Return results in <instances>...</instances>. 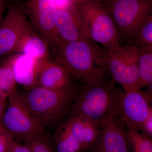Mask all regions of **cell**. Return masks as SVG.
Segmentation results:
<instances>
[{"label": "cell", "mask_w": 152, "mask_h": 152, "mask_svg": "<svg viewBox=\"0 0 152 152\" xmlns=\"http://www.w3.org/2000/svg\"><path fill=\"white\" fill-rule=\"evenodd\" d=\"M7 108L3 116L2 124L14 137L23 140L43 135L44 128L33 116L23 100L21 94L15 91L8 96Z\"/></svg>", "instance_id": "obj_7"}, {"label": "cell", "mask_w": 152, "mask_h": 152, "mask_svg": "<svg viewBox=\"0 0 152 152\" xmlns=\"http://www.w3.org/2000/svg\"><path fill=\"white\" fill-rule=\"evenodd\" d=\"M14 140V136L6 129L2 132L0 134V152H9Z\"/></svg>", "instance_id": "obj_23"}, {"label": "cell", "mask_w": 152, "mask_h": 152, "mask_svg": "<svg viewBox=\"0 0 152 152\" xmlns=\"http://www.w3.org/2000/svg\"><path fill=\"white\" fill-rule=\"evenodd\" d=\"M128 140L129 146L134 152H152V138L140 131L128 130Z\"/></svg>", "instance_id": "obj_19"}, {"label": "cell", "mask_w": 152, "mask_h": 152, "mask_svg": "<svg viewBox=\"0 0 152 152\" xmlns=\"http://www.w3.org/2000/svg\"><path fill=\"white\" fill-rule=\"evenodd\" d=\"M9 152H31V151L25 144L23 145L14 140L11 144Z\"/></svg>", "instance_id": "obj_25"}, {"label": "cell", "mask_w": 152, "mask_h": 152, "mask_svg": "<svg viewBox=\"0 0 152 152\" xmlns=\"http://www.w3.org/2000/svg\"><path fill=\"white\" fill-rule=\"evenodd\" d=\"M72 77L62 66L48 58L41 61L37 77V85L50 89H59L72 85Z\"/></svg>", "instance_id": "obj_13"}, {"label": "cell", "mask_w": 152, "mask_h": 152, "mask_svg": "<svg viewBox=\"0 0 152 152\" xmlns=\"http://www.w3.org/2000/svg\"><path fill=\"white\" fill-rule=\"evenodd\" d=\"M41 61L20 53L11 56L7 60L12 68L16 83L30 88L37 86Z\"/></svg>", "instance_id": "obj_14"}, {"label": "cell", "mask_w": 152, "mask_h": 152, "mask_svg": "<svg viewBox=\"0 0 152 152\" xmlns=\"http://www.w3.org/2000/svg\"><path fill=\"white\" fill-rule=\"evenodd\" d=\"M122 39L132 42L142 23L152 14V0H105Z\"/></svg>", "instance_id": "obj_5"}, {"label": "cell", "mask_w": 152, "mask_h": 152, "mask_svg": "<svg viewBox=\"0 0 152 152\" xmlns=\"http://www.w3.org/2000/svg\"><path fill=\"white\" fill-rule=\"evenodd\" d=\"M25 11L33 28L49 45L58 40L54 24L56 10L53 0H27Z\"/></svg>", "instance_id": "obj_10"}, {"label": "cell", "mask_w": 152, "mask_h": 152, "mask_svg": "<svg viewBox=\"0 0 152 152\" xmlns=\"http://www.w3.org/2000/svg\"><path fill=\"white\" fill-rule=\"evenodd\" d=\"M78 87L72 85L59 89L39 86L21 95L29 110L43 127L61 124L70 114Z\"/></svg>", "instance_id": "obj_3"}, {"label": "cell", "mask_w": 152, "mask_h": 152, "mask_svg": "<svg viewBox=\"0 0 152 152\" xmlns=\"http://www.w3.org/2000/svg\"><path fill=\"white\" fill-rule=\"evenodd\" d=\"M5 129L2 123H0V134Z\"/></svg>", "instance_id": "obj_30"}, {"label": "cell", "mask_w": 152, "mask_h": 152, "mask_svg": "<svg viewBox=\"0 0 152 152\" xmlns=\"http://www.w3.org/2000/svg\"><path fill=\"white\" fill-rule=\"evenodd\" d=\"M16 83L11 66L7 61L0 66V86L8 96L16 91Z\"/></svg>", "instance_id": "obj_21"}, {"label": "cell", "mask_w": 152, "mask_h": 152, "mask_svg": "<svg viewBox=\"0 0 152 152\" xmlns=\"http://www.w3.org/2000/svg\"><path fill=\"white\" fill-rule=\"evenodd\" d=\"M56 10L69 8L75 4V0H53Z\"/></svg>", "instance_id": "obj_26"}, {"label": "cell", "mask_w": 152, "mask_h": 152, "mask_svg": "<svg viewBox=\"0 0 152 152\" xmlns=\"http://www.w3.org/2000/svg\"><path fill=\"white\" fill-rule=\"evenodd\" d=\"M23 141L31 152H54L53 147L45 140L43 135L29 138Z\"/></svg>", "instance_id": "obj_22"}, {"label": "cell", "mask_w": 152, "mask_h": 152, "mask_svg": "<svg viewBox=\"0 0 152 152\" xmlns=\"http://www.w3.org/2000/svg\"><path fill=\"white\" fill-rule=\"evenodd\" d=\"M34 29L25 9L15 4L10 5L0 23V57L16 53L22 39Z\"/></svg>", "instance_id": "obj_8"}, {"label": "cell", "mask_w": 152, "mask_h": 152, "mask_svg": "<svg viewBox=\"0 0 152 152\" xmlns=\"http://www.w3.org/2000/svg\"><path fill=\"white\" fill-rule=\"evenodd\" d=\"M49 48L50 45L48 41L34 29L22 39L16 53L28 55L36 59L42 60L48 58Z\"/></svg>", "instance_id": "obj_15"}, {"label": "cell", "mask_w": 152, "mask_h": 152, "mask_svg": "<svg viewBox=\"0 0 152 152\" xmlns=\"http://www.w3.org/2000/svg\"><path fill=\"white\" fill-rule=\"evenodd\" d=\"M152 84V49L139 50L137 84L136 91Z\"/></svg>", "instance_id": "obj_17"}, {"label": "cell", "mask_w": 152, "mask_h": 152, "mask_svg": "<svg viewBox=\"0 0 152 152\" xmlns=\"http://www.w3.org/2000/svg\"><path fill=\"white\" fill-rule=\"evenodd\" d=\"M140 131L152 138V110L150 111L146 119L143 123Z\"/></svg>", "instance_id": "obj_24"}, {"label": "cell", "mask_w": 152, "mask_h": 152, "mask_svg": "<svg viewBox=\"0 0 152 152\" xmlns=\"http://www.w3.org/2000/svg\"><path fill=\"white\" fill-rule=\"evenodd\" d=\"M82 116L83 118V151H91L99 139L101 128L91 120Z\"/></svg>", "instance_id": "obj_20"}, {"label": "cell", "mask_w": 152, "mask_h": 152, "mask_svg": "<svg viewBox=\"0 0 152 152\" xmlns=\"http://www.w3.org/2000/svg\"><path fill=\"white\" fill-rule=\"evenodd\" d=\"M131 44L139 50L152 49V14L142 23Z\"/></svg>", "instance_id": "obj_18"}, {"label": "cell", "mask_w": 152, "mask_h": 152, "mask_svg": "<svg viewBox=\"0 0 152 152\" xmlns=\"http://www.w3.org/2000/svg\"><path fill=\"white\" fill-rule=\"evenodd\" d=\"M87 37L105 50L121 45L122 39L104 4L97 1L75 2Z\"/></svg>", "instance_id": "obj_4"}, {"label": "cell", "mask_w": 152, "mask_h": 152, "mask_svg": "<svg viewBox=\"0 0 152 152\" xmlns=\"http://www.w3.org/2000/svg\"><path fill=\"white\" fill-rule=\"evenodd\" d=\"M4 4L3 0H0V23L2 20L3 12H4Z\"/></svg>", "instance_id": "obj_28"}, {"label": "cell", "mask_w": 152, "mask_h": 152, "mask_svg": "<svg viewBox=\"0 0 152 152\" xmlns=\"http://www.w3.org/2000/svg\"><path fill=\"white\" fill-rule=\"evenodd\" d=\"M128 130L119 115L109 118L101 127L94 152H128Z\"/></svg>", "instance_id": "obj_11"}, {"label": "cell", "mask_w": 152, "mask_h": 152, "mask_svg": "<svg viewBox=\"0 0 152 152\" xmlns=\"http://www.w3.org/2000/svg\"><path fill=\"white\" fill-rule=\"evenodd\" d=\"M55 143L57 152L83 151L80 144L72 134L66 120L58 126L55 136Z\"/></svg>", "instance_id": "obj_16"}, {"label": "cell", "mask_w": 152, "mask_h": 152, "mask_svg": "<svg viewBox=\"0 0 152 152\" xmlns=\"http://www.w3.org/2000/svg\"><path fill=\"white\" fill-rule=\"evenodd\" d=\"M124 94L113 78L94 84H84L79 88L70 115H81L101 128L111 117L119 115Z\"/></svg>", "instance_id": "obj_2"}, {"label": "cell", "mask_w": 152, "mask_h": 152, "mask_svg": "<svg viewBox=\"0 0 152 152\" xmlns=\"http://www.w3.org/2000/svg\"><path fill=\"white\" fill-rule=\"evenodd\" d=\"M139 54V49L130 43L105 50V60L109 73L125 92L136 91Z\"/></svg>", "instance_id": "obj_6"}, {"label": "cell", "mask_w": 152, "mask_h": 152, "mask_svg": "<svg viewBox=\"0 0 152 152\" xmlns=\"http://www.w3.org/2000/svg\"><path fill=\"white\" fill-rule=\"evenodd\" d=\"M54 24L58 39L72 42L87 37L75 4L69 8L56 10Z\"/></svg>", "instance_id": "obj_12"}, {"label": "cell", "mask_w": 152, "mask_h": 152, "mask_svg": "<svg viewBox=\"0 0 152 152\" xmlns=\"http://www.w3.org/2000/svg\"><path fill=\"white\" fill-rule=\"evenodd\" d=\"M49 45L53 61L65 68L76 80L84 84H94L109 78L105 49L90 38L72 42L58 39Z\"/></svg>", "instance_id": "obj_1"}, {"label": "cell", "mask_w": 152, "mask_h": 152, "mask_svg": "<svg viewBox=\"0 0 152 152\" xmlns=\"http://www.w3.org/2000/svg\"><path fill=\"white\" fill-rule=\"evenodd\" d=\"M4 93H5L3 91L1 87V86H0V96H2V95L3 94H4Z\"/></svg>", "instance_id": "obj_31"}, {"label": "cell", "mask_w": 152, "mask_h": 152, "mask_svg": "<svg viewBox=\"0 0 152 152\" xmlns=\"http://www.w3.org/2000/svg\"><path fill=\"white\" fill-rule=\"evenodd\" d=\"M8 96L4 93L0 96V123L2 122L3 116L6 110V102Z\"/></svg>", "instance_id": "obj_27"}, {"label": "cell", "mask_w": 152, "mask_h": 152, "mask_svg": "<svg viewBox=\"0 0 152 152\" xmlns=\"http://www.w3.org/2000/svg\"><path fill=\"white\" fill-rule=\"evenodd\" d=\"M105 0H75V2H82L91 1H97L103 3Z\"/></svg>", "instance_id": "obj_29"}, {"label": "cell", "mask_w": 152, "mask_h": 152, "mask_svg": "<svg viewBox=\"0 0 152 152\" xmlns=\"http://www.w3.org/2000/svg\"><path fill=\"white\" fill-rule=\"evenodd\" d=\"M152 95L141 90L125 92L120 106L119 117L128 130L140 131L152 110Z\"/></svg>", "instance_id": "obj_9"}]
</instances>
